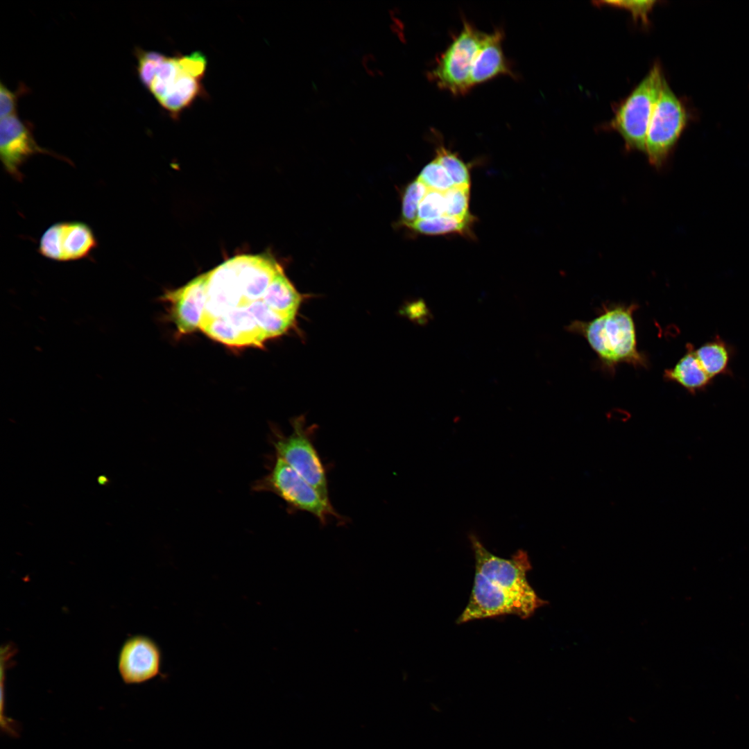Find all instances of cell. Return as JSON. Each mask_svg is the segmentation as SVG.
Returning <instances> with one entry per match:
<instances>
[{"label": "cell", "mask_w": 749, "mask_h": 749, "mask_svg": "<svg viewBox=\"0 0 749 749\" xmlns=\"http://www.w3.org/2000/svg\"><path fill=\"white\" fill-rule=\"evenodd\" d=\"M637 307L635 304L603 306L592 320H573L566 329L582 336L599 357L601 365L610 372H614L620 363L646 368V356L637 348L633 317Z\"/></svg>", "instance_id": "obj_1"}, {"label": "cell", "mask_w": 749, "mask_h": 749, "mask_svg": "<svg viewBox=\"0 0 749 749\" xmlns=\"http://www.w3.org/2000/svg\"><path fill=\"white\" fill-rule=\"evenodd\" d=\"M256 492H270L283 499L289 511L311 514L322 525L334 517L342 523L345 518L310 483L283 459L275 454L269 472L252 487Z\"/></svg>", "instance_id": "obj_2"}, {"label": "cell", "mask_w": 749, "mask_h": 749, "mask_svg": "<svg viewBox=\"0 0 749 749\" xmlns=\"http://www.w3.org/2000/svg\"><path fill=\"white\" fill-rule=\"evenodd\" d=\"M292 431L286 435L272 428L271 444L275 455L283 459L324 498L329 499L325 465L314 444L316 427L307 426L303 416L291 420Z\"/></svg>", "instance_id": "obj_3"}, {"label": "cell", "mask_w": 749, "mask_h": 749, "mask_svg": "<svg viewBox=\"0 0 749 749\" xmlns=\"http://www.w3.org/2000/svg\"><path fill=\"white\" fill-rule=\"evenodd\" d=\"M664 79L660 66L655 64L617 107L612 127L621 135L628 149L645 153L648 123Z\"/></svg>", "instance_id": "obj_4"}, {"label": "cell", "mask_w": 749, "mask_h": 749, "mask_svg": "<svg viewBox=\"0 0 749 749\" xmlns=\"http://www.w3.org/2000/svg\"><path fill=\"white\" fill-rule=\"evenodd\" d=\"M485 33L464 21L460 31L437 58L429 78L438 87L453 95L467 93L470 74Z\"/></svg>", "instance_id": "obj_5"}, {"label": "cell", "mask_w": 749, "mask_h": 749, "mask_svg": "<svg viewBox=\"0 0 749 749\" xmlns=\"http://www.w3.org/2000/svg\"><path fill=\"white\" fill-rule=\"evenodd\" d=\"M689 112L669 87L666 79L653 109L646 137V150L649 162L660 167L685 129Z\"/></svg>", "instance_id": "obj_6"}, {"label": "cell", "mask_w": 749, "mask_h": 749, "mask_svg": "<svg viewBox=\"0 0 749 749\" xmlns=\"http://www.w3.org/2000/svg\"><path fill=\"white\" fill-rule=\"evenodd\" d=\"M546 603L539 596L527 598L501 589L492 585L482 574L475 571L470 600L456 621L462 623L505 614H514L526 619Z\"/></svg>", "instance_id": "obj_7"}, {"label": "cell", "mask_w": 749, "mask_h": 749, "mask_svg": "<svg viewBox=\"0 0 749 749\" xmlns=\"http://www.w3.org/2000/svg\"><path fill=\"white\" fill-rule=\"evenodd\" d=\"M469 538L475 558V571L492 585L510 594L527 598L538 596L527 580L531 565L525 551L519 549L511 558L506 559L489 551L475 535L470 534Z\"/></svg>", "instance_id": "obj_8"}, {"label": "cell", "mask_w": 749, "mask_h": 749, "mask_svg": "<svg viewBox=\"0 0 749 749\" xmlns=\"http://www.w3.org/2000/svg\"><path fill=\"white\" fill-rule=\"evenodd\" d=\"M33 130V125L21 120L17 114L1 119L0 157L2 165L5 171L19 182L24 178L21 167L34 155L46 154L60 160H68L39 146L34 138Z\"/></svg>", "instance_id": "obj_9"}, {"label": "cell", "mask_w": 749, "mask_h": 749, "mask_svg": "<svg viewBox=\"0 0 749 749\" xmlns=\"http://www.w3.org/2000/svg\"><path fill=\"white\" fill-rule=\"evenodd\" d=\"M182 66L178 53V64L162 80L153 86L150 94L160 106L174 120L207 92L202 83Z\"/></svg>", "instance_id": "obj_10"}, {"label": "cell", "mask_w": 749, "mask_h": 749, "mask_svg": "<svg viewBox=\"0 0 749 749\" xmlns=\"http://www.w3.org/2000/svg\"><path fill=\"white\" fill-rule=\"evenodd\" d=\"M162 654L150 638L137 635L123 644L118 659L120 675L126 684H140L148 681L160 671Z\"/></svg>", "instance_id": "obj_11"}, {"label": "cell", "mask_w": 749, "mask_h": 749, "mask_svg": "<svg viewBox=\"0 0 749 749\" xmlns=\"http://www.w3.org/2000/svg\"><path fill=\"white\" fill-rule=\"evenodd\" d=\"M207 280V273H203L164 295L171 304L172 320L181 334L191 333L200 325L206 305Z\"/></svg>", "instance_id": "obj_12"}, {"label": "cell", "mask_w": 749, "mask_h": 749, "mask_svg": "<svg viewBox=\"0 0 749 749\" xmlns=\"http://www.w3.org/2000/svg\"><path fill=\"white\" fill-rule=\"evenodd\" d=\"M207 273V299L203 317H217L242 304L236 270L231 258Z\"/></svg>", "instance_id": "obj_13"}, {"label": "cell", "mask_w": 749, "mask_h": 749, "mask_svg": "<svg viewBox=\"0 0 749 749\" xmlns=\"http://www.w3.org/2000/svg\"><path fill=\"white\" fill-rule=\"evenodd\" d=\"M503 32L501 29L485 33L472 65L470 80L471 88L499 76L514 75L503 53Z\"/></svg>", "instance_id": "obj_14"}, {"label": "cell", "mask_w": 749, "mask_h": 749, "mask_svg": "<svg viewBox=\"0 0 749 749\" xmlns=\"http://www.w3.org/2000/svg\"><path fill=\"white\" fill-rule=\"evenodd\" d=\"M664 377L679 384L692 395L704 391L713 382V379L701 365L695 347L691 343L686 345V352L678 362L665 370Z\"/></svg>", "instance_id": "obj_15"}, {"label": "cell", "mask_w": 749, "mask_h": 749, "mask_svg": "<svg viewBox=\"0 0 749 749\" xmlns=\"http://www.w3.org/2000/svg\"><path fill=\"white\" fill-rule=\"evenodd\" d=\"M97 246L95 234L87 223L80 221L60 222L62 262L86 258Z\"/></svg>", "instance_id": "obj_16"}, {"label": "cell", "mask_w": 749, "mask_h": 749, "mask_svg": "<svg viewBox=\"0 0 749 749\" xmlns=\"http://www.w3.org/2000/svg\"><path fill=\"white\" fill-rule=\"evenodd\" d=\"M261 300L274 311L295 320L302 302V296L282 269L270 283Z\"/></svg>", "instance_id": "obj_17"}, {"label": "cell", "mask_w": 749, "mask_h": 749, "mask_svg": "<svg viewBox=\"0 0 749 749\" xmlns=\"http://www.w3.org/2000/svg\"><path fill=\"white\" fill-rule=\"evenodd\" d=\"M734 350L732 345L718 336L695 348L701 365L713 379L718 376L731 374L730 363Z\"/></svg>", "instance_id": "obj_18"}, {"label": "cell", "mask_w": 749, "mask_h": 749, "mask_svg": "<svg viewBox=\"0 0 749 749\" xmlns=\"http://www.w3.org/2000/svg\"><path fill=\"white\" fill-rule=\"evenodd\" d=\"M246 308L253 316L267 339L283 334L294 322V320L270 308L261 299L252 302Z\"/></svg>", "instance_id": "obj_19"}, {"label": "cell", "mask_w": 749, "mask_h": 749, "mask_svg": "<svg viewBox=\"0 0 749 749\" xmlns=\"http://www.w3.org/2000/svg\"><path fill=\"white\" fill-rule=\"evenodd\" d=\"M473 220H460L445 215L432 219H417L408 227L416 232L427 235L451 233L467 234L471 232L470 228Z\"/></svg>", "instance_id": "obj_20"}, {"label": "cell", "mask_w": 749, "mask_h": 749, "mask_svg": "<svg viewBox=\"0 0 749 749\" xmlns=\"http://www.w3.org/2000/svg\"><path fill=\"white\" fill-rule=\"evenodd\" d=\"M224 316L245 340L248 346L261 347L267 339L246 307H237Z\"/></svg>", "instance_id": "obj_21"}, {"label": "cell", "mask_w": 749, "mask_h": 749, "mask_svg": "<svg viewBox=\"0 0 749 749\" xmlns=\"http://www.w3.org/2000/svg\"><path fill=\"white\" fill-rule=\"evenodd\" d=\"M200 327L210 338L230 346H246L241 335L224 316L203 317Z\"/></svg>", "instance_id": "obj_22"}, {"label": "cell", "mask_w": 749, "mask_h": 749, "mask_svg": "<svg viewBox=\"0 0 749 749\" xmlns=\"http://www.w3.org/2000/svg\"><path fill=\"white\" fill-rule=\"evenodd\" d=\"M436 152V158L445 169L454 185L470 186L468 166L458 155L442 144L437 146Z\"/></svg>", "instance_id": "obj_23"}, {"label": "cell", "mask_w": 749, "mask_h": 749, "mask_svg": "<svg viewBox=\"0 0 749 749\" xmlns=\"http://www.w3.org/2000/svg\"><path fill=\"white\" fill-rule=\"evenodd\" d=\"M470 186H458L445 192V215L460 220H473L469 212Z\"/></svg>", "instance_id": "obj_24"}, {"label": "cell", "mask_w": 749, "mask_h": 749, "mask_svg": "<svg viewBox=\"0 0 749 749\" xmlns=\"http://www.w3.org/2000/svg\"><path fill=\"white\" fill-rule=\"evenodd\" d=\"M428 190L417 179L406 187L402 198V218L407 227L418 219L419 206Z\"/></svg>", "instance_id": "obj_25"}, {"label": "cell", "mask_w": 749, "mask_h": 749, "mask_svg": "<svg viewBox=\"0 0 749 749\" xmlns=\"http://www.w3.org/2000/svg\"><path fill=\"white\" fill-rule=\"evenodd\" d=\"M135 55L137 61V72L141 83L148 89L155 74L166 58V55L155 51L137 48Z\"/></svg>", "instance_id": "obj_26"}, {"label": "cell", "mask_w": 749, "mask_h": 749, "mask_svg": "<svg viewBox=\"0 0 749 749\" xmlns=\"http://www.w3.org/2000/svg\"><path fill=\"white\" fill-rule=\"evenodd\" d=\"M417 180L428 189L445 192L454 186L449 175L435 157L421 171Z\"/></svg>", "instance_id": "obj_27"}, {"label": "cell", "mask_w": 749, "mask_h": 749, "mask_svg": "<svg viewBox=\"0 0 749 749\" xmlns=\"http://www.w3.org/2000/svg\"><path fill=\"white\" fill-rule=\"evenodd\" d=\"M445 192L429 189L420 202L418 219H432L445 215Z\"/></svg>", "instance_id": "obj_28"}, {"label": "cell", "mask_w": 749, "mask_h": 749, "mask_svg": "<svg viewBox=\"0 0 749 749\" xmlns=\"http://www.w3.org/2000/svg\"><path fill=\"white\" fill-rule=\"evenodd\" d=\"M28 92V88L21 83L15 91L10 90L3 83H0V117L1 119L17 114L18 100Z\"/></svg>", "instance_id": "obj_29"}, {"label": "cell", "mask_w": 749, "mask_h": 749, "mask_svg": "<svg viewBox=\"0 0 749 749\" xmlns=\"http://www.w3.org/2000/svg\"><path fill=\"white\" fill-rule=\"evenodd\" d=\"M655 2V1H599L598 3L626 9L630 12L635 19L648 23V14Z\"/></svg>", "instance_id": "obj_30"}]
</instances>
